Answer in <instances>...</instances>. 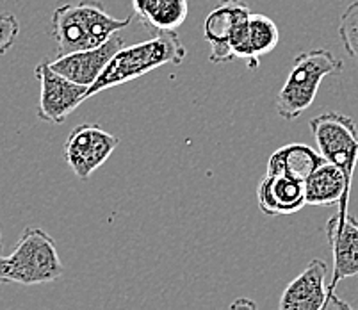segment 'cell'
<instances>
[{
  "mask_svg": "<svg viewBox=\"0 0 358 310\" xmlns=\"http://www.w3.org/2000/svg\"><path fill=\"white\" fill-rule=\"evenodd\" d=\"M280 31L275 22L266 15L252 13L234 29L230 36V48L236 59H243L248 68L257 70L260 59L276 48Z\"/></svg>",
  "mask_w": 358,
  "mask_h": 310,
  "instance_id": "obj_8",
  "label": "cell"
},
{
  "mask_svg": "<svg viewBox=\"0 0 358 310\" xmlns=\"http://www.w3.org/2000/svg\"><path fill=\"white\" fill-rule=\"evenodd\" d=\"M34 75L41 86L38 118L43 122L54 123V125L64 123L80 104L86 102L87 87L75 84L64 75L57 73L50 66V61H41L36 66Z\"/></svg>",
  "mask_w": 358,
  "mask_h": 310,
  "instance_id": "obj_7",
  "label": "cell"
},
{
  "mask_svg": "<svg viewBox=\"0 0 358 310\" xmlns=\"http://www.w3.org/2000/svg\"><path fill=\"white\" fill-rule=\"evenodd\" d=\"M64 273L55 241L41 228L22 232L11 255H0V282L41 286L55 282Z\"/></svg>",
  "mask_w": 358,
  "mask_h": 310,
  "instance_id": "obj_4",
  "label": "cell"
},
{
  "mask_svg": "<svg viewBox=\"0 0 358 310\" xmlns=\"http://www.w3.org/2000/svg\"><path fill=\"white\" fill-rule=\"evenodd\" d=\"M230 310H259L257 303L250 298H237L236 302L230 303Z\"/></svg>",
  "mask_w": 358,
  "mask_h": 310,
  "instance_id": "obj_20",
  "label": "cell"
},
{
  "mask_svg": "<svg viewBox=\"0 0 358 310\" xmlns=\"http://www.w3.org/2000/svg\"><path fill=\"white\" fill-rule=\"evenodd\" d=\"M324 162V157L315 152L312 146L303 143H289L280 146L268 159V173L271 175H285L294 181L303 182L315 171L317 166Z\"/></svg>",
  "mask_w": 358,
  "mask_h": 310,
  "instance_id": "obj_15",
  "label": "cell"
},
{
  "mask_svg": "<svg viewBox=\"0 0 358 310\" xmlns=\"http://www.w3.org/2000/svg\"><path fill=\"white\" fill-rule=\"evenodd\" d=\"M250 15V6L243 0H221L207 15L203 22V38L210 45V63L224 64L236 59L230 48V36L236 25Z\"/></svg>",
  "mask_w": 358,
  "mask_h": 310,
  "instance_id": "obj_9",
  "label": "cell"
},
{
  "mask_svg": "<svg viewBox=\"0 0 358 310\" xmlns=\"http://www.w3.org/2000/svg\"><path fill=\"white\" fill-rule=\"evenodd\" d=\"M120 139L96 123H80L75 127L64 143V159L75 177L87 178L107 162Z\"/></svg>",
  "mask_w": 358,
  "mask_h": 310,
  "instance_id": "obj_6",
  "label": "cell"
},
{
  "mask_svg": "<svg viewBox=\"0 0 358 310\" xmlns=\"http://www.w3.org/2000/svg\"><path fill=\"white\" fill-rule=\"evenodd\" d=\"M344 63L327 48L301 52L292 61L291 71L275 99V109L280 118L296 120L314 104L324 77L341 75Z\"/></svg>",
  "mask_w": 358,
  "mask_h": 310,
  "instance_id": "obj_3",
  "label": "cell"
},
{
  "mask_svg": "<svg viewBox=\"0 0 358 310\" xmlns=\"http://www.w3.org/2000/svg\"><path fill=\"white\" fill-rule=\"evenodd\" d=\"M324 230L334 257L330 287L335 289L341 280L358 275V220L351 214L343 216L337 212L328 220Z\"/></svg>",
  "mask_w": 358,
  "mask_h": 310,
  "instance_id": "obj_11",
  "label": "cell"
},
{
  "mask_svg": "<svg viewBox=\"0 0 358 310\" xmlns=\"http://www.w3.org/2000/svg\"><path fill=\"white\" fill-rule=\"evenodd\" d=\"M351 188L348 185L344 173L334 166L331 162L324 161L317 166L315 171L305 181V197L307 205H334L341 204L338 214H350L348 212V202H350Z\"/></svg>",
  "mask_w": 358,
  "mask_h": 310,
  "instance_id": "obj_14",
  "label": "cell"
},
{
  "mask_svg": "<svg viewBox=\"0 0 358 310\" xmlns=\"http://www.w3.org/2000/svg\"><path fill=\"white\" fill-rule=\"evenodd\" d=\"M338 38L344 50L355 63H358V0L348 6L341 15Z\"/></svg>",
  "mask_w": 358,
  "mask_h": 310,
  "instance_id": "obj_17",
  "label": "cell"
},
{
  "mask_svg": "<svg viewBox=\"0 0 358 310\" xmlns=\"http://www.w3.org/2000/svg\"><path fill=\"white\" fill-rule=\"evenodd\" d=\"M185 55H187V50L175 31L159 32L157 36L141 41V43L123 47L109 61L96 83L87 87L86 100L109 90V87L122 86L130 80L139 79L143 75L166 66V64L180 66L185 61Z\"/></svg>",
  "mask_w": 358,
  "mask_h": 310,
  "instance_id": "obj_2",
  "label": "cell"
},
{
  "mask_svg": "<svg viewBox=\"0 0 358 310\" xmlns=\"http://www.w3.org/2000/svg\"><path fill=\"white\" fill-rule=\"evenodd\" d=\"M136 15L154 31H177L187 18V0H132Z\"/></svg>",
  "mask_w": 358,
  "mask_h": 310,
  "instance_id": "obj_16",
  "label": "cell"
},
{
  "mask_svg": "<svg viewBox=\"0 0 358 310\" xmlns=\"http://www.w3.org/2000/svg\"><path fill=\"white\" fill-rule=\"evenodd\" d=\"M20 34V24L16 16L11 13H2L0 15V55H4L18 40Z\"/></svg>",
  "mask_w": 358,
  "mask_h": 310,
  "instance_id": "obj_18",
  "label": "cell"
},
{
  "mask_svg": "<svg viewBox=\"0 0 358 310\" xmlns=\"http://www.w3.org/2000/svg\"><path fill=\"white\" fill-rule=\"evenodd\" d=\"M310 130L319 153L344 173L351 188L358 162V129L355 120L341 113H324L310 120Z\"/></svg>",
  "mask_w": 358,
  "mask_h": 310,
  "instance_id": "obj_5",
  "label": "cell"
},
{
  "mask_svg": "<svg viewBox=\"0 0 358 310\" xmlns=\"http://www.w3.org/2000/svg\"><path fill=\"white\" fill-rule=\"evenodd\" d=\"M328 289H330V293H328V298H327V303H324L323 310H355L350 303H346L344 300H341L337 295H335L334 287H328Z\"/></svg>",
  "mask_w": 358,
  "mask_h": 310,
  "instance_id": "obj_19",
  "label": "cell"
},
{
  "mask_svg": "<svg viewBox=\"0 0 358 310\" xmlns=\"http://www.w3.org/2000/svg\"><path fill=\"white\" fill-rule=\"evenodd\" d=\"M132 16L118 20L96 0L61 4L52 13V36L57 43V57L100 47L129 27Z\"/></svg>",
  "mask_w": 358,
  "mask_h": 310,
  "instance_id": "obj_1",
  "label": "cell"
},
{
  "mask_svg": "<svg viewBox=\"0 0 358 310\" xmlns=\"http://www.w3.org/2000/svg\"><path fill=\"white\" fill-rule=\"evenodd\" d=\"M0 248H2V228H0Z\"/></svg>",
  "mask_w": 358,
  "mask_h": 310,
  "instance_id": "obj_21",
  "label": "cell"
},
{
  "mask_svg": "<svg viewBox=\"0 0 358 310\" xmlns=\"http://www.w3.org/2000/svg\"><path fill=\"white\" fill-rule=\"evenodd\" d=\"M257 202L268 216H291L307 205L305 184L285 175L266 173L257 185Z\"/></svg>",
  "mask_w": 358,
  "mask_h": 310,
  "instance_id": "obj_13",
  "label": "cell"
},
{
  "mask_svg": "<svg viewBox=\"0 0 358 310\" xmlns=\"http://www.w3.org/2000/svg\"><path fill=\"white\" fill-rule=\"evenodd\" d=\"M328 264L314 259L287 287L280 298V310H323L327 303Z\"/></svg>",
  "mask_w": 358,
  "mask_h": 310,
  "instance_id": "obj_12",
  "label": "cell"
},
{
  "mask_svg": "<svg viewBox=\"0 0 358 310\" xmlns=\"http://www.w3.org/2000/svg\"><path fill=\"white\" fill-rule=\"evenodd\" d=\"M122 48L123 38L115 34L100 47L55 57L54 61H50V66L57 73L64 75L66 79L73 80L75 84L91 87L102 75V71L106 70L109 61L115 57L116 52L122 50Z\"/></svg>",
  "mask_w": 358,
  "mask_h": 310,
  "instance_id": "obj_10",
  "label": "cell"
}]
</instances>
